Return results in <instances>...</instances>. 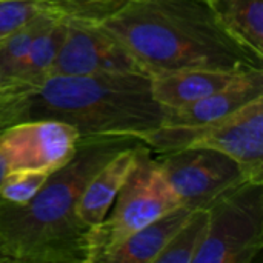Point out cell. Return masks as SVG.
Masks as SVG:
<instances>
[{
	"label": "cell",
	"mask_w": 263,
	"mask_h": 263,
	"mask_svg": "<svg viewBox=\"0 0 263 263\" xmlns=\"http://www.w3.org/2000/svg\"><path fill=\"white\" fill-rule=\"evenodd\" d=\"M139 142L133 136L80 137L72 159L31 200H0V263H94V230L80 220L79 199L99 168Z\"/></svg>",
	"instance_id": "6da1fadb"
},
{
	"label": "cell",
	"mask_w": 263,
	"mask_h": 263,
	"mask_svg": "<svg viewBox=\"0 0 263 263\" xmlns=\"http://www.w3.org/2000/svg\"><path fill=\"white\" fill-rule=\"evenodd\" d=\"M153 77L180 69H263L217 20L210 0H137L96 22Z\"/></svg>",
	"instance_id": "7a4b0ae2"
},
{
	"label": "cell",
	"mask_w": 263,
	"mask_h": 263,
	"mask_svg": "<svg viewBox=\"0 0 263 263\" xmlns=\"http://www.w3.org/2000/svg\"><path fill=\"white\" fill-rule=\"evenodd\" d=\"M59 120L80 137L133 136L163 125L165 109L145 74L49 76L40 83L0 89V123Z\"/></svg>",
	"instance_id": "3957f363"
},
{
	"label": "cell",
	"mask_w": 263,
	"mask_h": 263,
	"mask_svg": "<svg viewBox=\"0 0 263 263\" xmlns=\"http://www.w3.org/2000/svg\"><path fill=\"white\" fill-rule=\"evenodd\" d=\"M140 140L157 153L190 146L220 151L250 174L263 182V97H257L233 114L202 126L162 125L140 136Z\"/></svg>",
	"instance_id": "277c9868"
},
{
	"label": "cell",
	"mask_w": 263,
	"mask_h": 263,
	"mask_svg": "<svg viewBox=\"0 0 263 263\" xmlns=\"http://www.w3.org/2000/svg\"><path fill=\"white\" fill-rule=\"evenodd\" d=\"M112 205V213L94 230V263H102L106 254L137 230L182 206L143 142L136 148L133 166Z\"/></svg>",
	"instance_id": "5b68a950"
},
{
	"label": "cell",
	"mask_w": 263,
	"mask_h": 263,
	"mask_svg": "<svg viewBox=\"0 0 263 263\" xmlns=\"http://www.w3.org/2000/svg\"><path fill=\"white\" fill-rule=\"evenodd\" d=\"M206 211V234L193 263L254 262L263 250V182L240 183Z\"/></svg>",
	"instance_id": "8992f818"
},
{
	"label": "cell",
	"mask_w": 263,
	"mask_h": 263,
	"mask_svg": "<svg viewBox=\"0 0 263 263\" xmlns=\"http://www.w3.org/2000/svg\"><path fill=\"white\" fill-rule=\"evenodd\" d=\"M156 160L179 203L188 210H208L219 197L251 180L240 163L211 148H182L162 153Z\"/></svg>",
	"instance_id": "52a82bcc"
},
{
	"label": "cell",
	"mask_w": 263,
	"mask_h": 263,
	"mask_svg": "<svg viewBox=\"0 0 263 263\" xmlns=\"http://www.w3.org/2000/svg\"><path fill=\"white\" fill-rule=\"evenodd\" d=\"M80 136L59 120H28L2 128L0 160L6 171L51 174L76 154Z\"/></svg>",
	"instance_id": "ba28073f"
},
{
	"label": "cell",
	"mask_w": 263,
	"mask_h": 263,
	"mask_svg": "<svg viewBox=\"0 0 263 263\" xmlns=\"http://www.w3.org/2000/svg\"><path fill=\"white\" fill-rule=\"evenodd\" d=\"M63 17L65 34L49 76L145 74L128 51L99 23L65 14Z\"/></svg>",
	"instance_id": "9c48e42d"
},
{
	"label": "cell",
	"mask_w": 263,
	"mask_h": 263,
	"mask_svg": "<svg viewBox=\"0 0 263 263\" xmlns=\"http://www.w3.org/2000/svg\"><path fill=\"white\" fill-rule=\"evenodd\" d=\"M257 97H263V69L247 72L237 82L179 108H163V125L202 126L217 122Z\"/></svg>",
	"instance_id": "30bf717a"
},
{
	"label": "cell",
	"mask_w": 263,
	"mask_h": 263,
	"mask_svg": "<svg viewBox=\"0 0 263 263\" xmlns=\"http://www.w3.org/2000/svg\"><path fill=\"white\" fill-rule=\"evenodd\" d=\"M256 71V69H253ZM250 71H225L193 68L153 76V97L163 108H179L203 99L242 79Z\"/></svg>",
	"instance_id": "8fae6325"
},
{
	"label": "cell",
	"mask_w": 263,
	"mask_h": 263,
	"mask_svg": "<svg viewBox=\"0 0 263 263\" xmlns=\"http://www.w3.org/2000/svg\"><path fill=\"white\" fill-rule=\"evenodd\" d=\"M140 143L119 151L86 183L77 203V214L91 230H97L109 214L116 196L133 166L136 148Z\"/></svg>",
	"instance_id": "7c38bea8"
},
{
	"label": "cell",
	"mask_w": 263,
	"mask_h": 263,
	"mask_svg": "<svg viewBox=\"0 0 263 263\" xmlns=\"http://www.w3.org/2000/svg\"><path fill=\"white\" fill-rule=\"evenodd\" d=\"M193 210L177 206L119 243L102 263H156V259L185 223Z\"/></svg>",
	"instance_id": "4fadbf2b"
},
{
	"label": "cell",
	"mask_w": 263,
	"mask_h": 263,
	"mask_svg": "<svg viewBox=\"0 0 263 263\" xmlns=\"http://www.w3.org/2000/svg\"><path fill=\"white\" fill-rule=\"evenodd\" d=\"M220 25L263 59V0H210Z\"/></svg>",
	"instance_id": "5bb4252c"
},
{
	"label": "cell",
	"mask_w": 263,
	"mask_h": 263,
	"mask_svg": "<svg viewBox=\"0 0 263 263\" xmlns=\"http://www.w3.org/2000/svg\"><path fill=\"white\" fill-rule=\"evenodd\" d=\"M63 34L65 17L62 12L57 11L55 15L48 22V25L37 34V37L31 43L28 52L25 54L22 63L17 68L14 80L8 86L35 85L49 77L51 66L55 60Z\"/></svg>",
	"instance_id": "9a60e30c"
},
{
	"label": "cell",
	"mask_w": 263,
	"mask_h": 263,
	"mask_svg": "<svg viewBox=\"0 0 263 263\" xmlns=\"http://www.w3.org/2000/svg\"><path fill=\"white\" fill-rule=\"evenodd\" d=\"M55 8H49L48 11L35 15L23 26L17 28L0 40V89L11 85L15 77L17 68L28 52L31 43L55 15Z\"/></svg>",
	"instance_id": "2e32d148"
},
{
	"label": "cell",
	"mask_w": 263,
	"mask_h": 263,
	"mask_svg": "<svg viewBox=\"0 0 263 263\" xmlns=\"http://www.w3.org/2000/svg\"><path fill=\"white\" fill-rule=\"evenodd\" d=\"M208 227V211L193 210L185 223L177 230L156 263H193Z\"/></svg>",
	"instance_id": "e0dca14e"
},
{
	"label": "cell",
	"mask_w": 263,
	"mask_h": 263,
	"mask_svg": "<svg viewBox=\"0 0 263 263\" xmlns=\"http://www.w3.org/2000/svg\"><path fill=\"white\" fill-rule=\"evenodd\" d=\"M49 174L37 171H6L0 180V200L23 205L31 200Z\"/></svg>",
	"instance_id": "ac0fdd59"
},
{
	"label": "cell",
	"mask_w": 263,
	"mask_h": 263,
	"mask_svg": "<svg viewBox=\"0 0 263 263\" xmlns=\"http://www.w3.org/2000/svg\"><path fill=\"white\" fill-rule=\"evenodd\" d=\"M52 8H55L59 12L89 20V22H100L106 18L108 15L114 14L120 8L137 2V0H48Z\"/></svg>",
	"instance_id": "d6986e66"
},
{
	"label": "cell",
	"mask_w": 263,
	"mask_h": 263,
	"mask_svg": "<svg viewBox=\"0 0 263 263\" xmlns=\"http://www.w3.org/2000/svg\"><path fill=\"white\" fill-rule=\"evenodd\" d=\"M49 8L48 0H0V40Z\"/></svg>",
	"instance_id": "ffe728a7"
},
{
	"label": "cell",
	"mask_w": 263,
	"mask_h": 263,
	"mask_svg": "<svg viewBox=\"0 0 263 263\" xmlns=\"http://www.w3.org/2000/svg\"><path fill=\"white\" fill-rule=\"evenodd\" d=\"M2 128H5V126L0 123V131H2ZM5 173H6V170H5V166H3V163H2V160H0V180H2V177L5 176Z\"/></svg>",
	"instance_id": "44dd1931"
}]
</instances>
